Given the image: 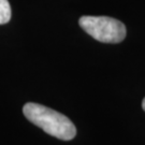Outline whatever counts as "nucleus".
Returning a JSON list of instances; mask_svg holds the SVG:
<instances>
[{"label":"nucleus","mask_w":145,"mask_h":145,"mask_svg":"<svg viewBox=\"0 0 145 145\" xmlns=\"http://www.w3.org/2000/svg\"><path fill=\"white\" fill-rule=\"evenodd\" d=\"M23 112L30 123L59 140L70 141L76 135L75 126L67 116L47 106L29 102L24 105Z\"/></svg>","instance_id":"1"},{"label":"nucleus","mask_w":145,"mask_h":145,"mask_svg":"<svg viewBox=\"0 0 145 145\" xmlns=\"http://www.w3.org/2000/svg\"><path fill=\"white\" fill-rule=\"evenodd\" d=\"M80 26L93 39L103 43H119L126 38V27L109 16H82Z\"/></svg>","instance_id":"2"},{"label":"nucleus","mask_w":145,"mask_h":145,"mask_svg":"<svg viewBox=\"0 0 145 145\" xmlns=\"http://www.w3.org/2000/svg\"><path fill=\"white\" fill-rule=\"evenodd\" d=\"M11 18V5L8 0H0V25L7 24Z\"/></svg>","instance_id":"3"},{"label":"nucleus","mask_w":145,"mask_h":145,"mask_svg":"<svg viewBox=\"0 0 145 145\" xmlns=\"http://www.w3.org/2000/svg\"><path fill=\"white\" fill-rule=\"evenodd\" d=\"M142 108H143V110L145 111V98L143 99V101H142Z\"/></svg>","instance_id":"4"}]
</instances>
